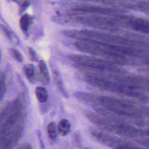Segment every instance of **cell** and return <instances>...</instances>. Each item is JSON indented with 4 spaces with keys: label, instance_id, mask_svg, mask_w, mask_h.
Instances as JSON below:
<instances>
[{
    "label": "cell",
    "instance_id": "cb8c5ba5",
    "mask_svg": "<svg viewBox=\"0 0 149 149\" xmlns=\"http://www.w3.org/2000/svg\"><path fill=\"white\" fill-rule=\"evenodd\" d=\"M86 149H87V148H86Z\"/></svg>",
    "mask_w": 149,
    "mask_h": 149
},
{
    "label": "cell",
    "instance_id": "ba28073f",
    "mask_svg": "<svg viewBox=\"0 0 149 149\" xmlns=\"http://www.w3.org/2000/svg\"><path fill=\"white\" fill-rule=\"evenodd\" d=\"M77 10L84 12H88V13H112L115 12V10L110 9H106L102 8L101 7H97V6H82L77 8Z\"/></svg>",
    "mask_w": 149,
    "mask_h": 149
},
{
    "label": "cell",
    "instance_id": "5b68a950",
    "mask_svg": "<svg viewBox=\"0 0 149 149\" xmlns=\"http://www.w3.org/2000/svg\"><path fill=\"white\" fill-rule=\"evenodd\" d=\"M90 132L92 136H94L98 141L108 147H112L114 149L125 143L122 140L105 133L104 132L95 127H90Z\"/></svg>",
    "mask_w": 149,
    "mask_h": 149
},
{
    "label": "cell",
    "instance_id": "4fadbf2b",
    "mask_svg": "<svg viewBox=\"0 0 149 149\" xmlns=\"http://www.w3.org/2000/svg\"><path fill=\"white\" fill-rule=\"evenodd\" d=\"M23 71L24 74L30 82L34 81V75H35V70L34 65L32 64H27L23 67Z\"/></svg>",
    "mask_w": 149,
    "mask_h": 149
},
{
    "label": "cell",
    "instance_id": "277c9868",
    "mask_svg": "<svg viewBox=\"0 0 149 149\" xmlns=\"http://www.w3.org/2000/svg\"><path fill=\"white\" fill-rule=\"evenodd\" d=\"M104 77L120 83L136 90L149 92V77L143 76L126 75L124 73H112L107 74Z\"/></svg>",
    "mask_w": 149,
    "mask_h": 149
},
{
    "label": "cell",
    "instance_id": "7c38bea8",
    "mask_svg": "<svg viewBox=\"0 0 149 149\" xmlns=\"http://www.w3.org/2000/svg\"><path fill=\"white\" fill-rule=\"evenodd\" d=\"M31 23V18L27 14L23 15L19 21L20 27L22 30L25 33L27 32Z\"/></svg>",
    "mask_w": 149,
    "mask_h": 149
},
{
    "label": "cell",
    "instance_id": "8fae6325",
    "mask_svg": "<svg viewBox=\"0 0 149 149\" xmlns=\"http://www.w3.org/2000/svg\"><path fill=\"white\" fill-rule=\"evenodd\" d=\"M35 94L38 101L41 103H45L48 99L47 90L43 87H37L35 89Z\"/></svg>",
    "mask_w": 149,
    "mask_h": 149
},
{
    "label": "cell",
    "instance_id": "8992f818",
    "mask_svg": "<svg viewBox=\"0 0 149 149\" xmlns=\"http://www.w3.org/2000/svg\"><path fill=\"white\" fill-rule=\"evenodd\" d=\"M129 24L135 31L149 34V21L143 19H134L129 20Z\"/></svg>",
    "mask_w": 149,
    "mask_h": 149
},
{
    "label": "cell",
    "instance_id": "5bb4252c",
    "mask_svg": "<svg viewBox=\"0 0 149 149\" xmlns=\"http://www.w3.org/2000/svg\"><path fill=\"white\" fill-rule=\"evenodd\" d=\"M47 133L51 140H55L57 137V127L55 122H51L47 126Z\"/></svg>",
    "mask_w": 149,
    "mask_h": 149
},
{
    "label": "cell",
    "instance_id": "52a82bcc",
    "mask_svg": "<svg viewBox=\"0 0 149 149\" xmlns=\"http://www.w3.org/2000/svg\"><path fill=\"white\" fill-rule=\"evenodd\" d=\"M38 79L43 85H47L49 82V75L47 65L43 60L38 62Z\"/></svg>",
    "mask_w": 149,
    "mask_h": 149
},
{
    "label": "cell",
    "instance_id": "7a4b0ae2",
    "mask_svg": "<svg viewBox=\"0 0 149 149\" xmlns=\"http://www.w3.org/2000/svg\"><path fill=\"white\" fill-rule=\"evenodd\" d=\"M84 80L89 84L104 90L125 95L133 98L138 99L143 102H146L148 100L147 97L140 91L101 75L95 74H86L84 77Z\"/></svg>",
    "mask_w": 149,
    "mask_h": 149
},
{
    "label": "cell",
    "instance_id": "e0dca14e",
    "mask_svg": "<svg viewBox=\"0 0 149 149\" xmlns=\"http://www.w3.org/2000/svg\"><path fill=\"white\" fill-rule=\"evenodd\" d=\"M0 27L2 29V30L3 31V32L4 33L5 35L7 37V38H8L9 40L12 39V36H11V32L9 31V30H8L6 27H5L3 25L1 24Z\"/></svg>",
    "mask_w": 149,
    "mask_h": 149
},
{
    "label": "cell",
    "instance_id": "d6986e66",
    "mask_svg": "<svg viewBox=\"0 0 149 149\" xmlns=\"http://www.w3.org/2000/svg\"><path fill=\"white\" fill-rule=\"evenodd\" d=\"M30 5V1H26L25 2H24L23 3H22V5H20V13H22L23 12H24L25 10V9L29 6Z\"/></svg>",
    "mask_w": 149,
    "mask_h": 149
},
{
    "label": "cell",
    "instance_id": "603a6c76",
    "mask_svg": "<svg viewBox=\"0 0 149 149\" xmlns=\"http://www.w3.org/2000/svg\"><path fill=\"white\" fill-rule=\"evenodd\" d=\"M1 51H0V59H1Z\"/></svg>",
    "mask_w": 149,
    "mask_h": 149
},
{
    "label": "cell",
    "instance_id": "ac0fdd59",
    "mask_svg": "<svg viewBox=\"0 0 149 149\" xmlns=\"http://www.w3.org/2000/svg\"><path fill=\"white\" fill-rule=\"evenodd\" d=\"M137 141L139 144H140L141 145L149 148V138L143 139H141V140H137Z\"/></svg>",
    "mask_w": 149,
    "mask_h": 149
},
{
    "label": "cell",
    "instance_id": "ffe728a7",
    "mask_svg": "<svg viewBox=\"0 0 149 149\" xmlns=\"http://www.w3.org/2000/svg\"><path fill=\"white\" fill-rule=\"evenodd\" d=\"M38 133H37V134H38V139H39V141H40V146L41 147L42 149H44V144L42 143V140L41 139V134H40V132L39 130L37 131Z\"/></svg>",
    "mask_w": 149,
    "mask_h": 149
},
{
    "label": "cell",
    "instance_id": "9c48e42d",
    "mask_svg": "<svg viewBox=\"0 0 149 149\" xmlns=\"http://www.w3.org/2000/svg\"><path fill=\"white\" fill-rule=\"evenodd\" d=\"M53 78L54 79V81L58 88L59 89L61 94L63 95V96L66 98H68V94L64 87L61 77L59 72L56 70H53Z\"/></svg>",
    "mask_w": 149,
    "mask_h": 149
},
{
    "label": "cell",
    "instance_id": "6da1fadb",
    "mask_svg": "<svg viewBox=\"0 0 149 149\" xmlns=\"http://www.w3.org/2000/svg\"><path fill=\"white\" fill-rule=\"evenodd\" d=\"M87 116L92 123L108 132L129 137L144 136V129H138L130 123L112 120L90 112L87 113Z\"/></svg>",
    "mask_w": 149,
    "mask_h": 149
},
{
    "label": "cell",
    "instance_id": "7402d4cb",
    "mask_svg": "<svg viewBox=\"0 0 149 149\" xmlns=\"http://www.w3.org/2000/svg\"><path fill=\"white\" fill-rule=\"evenodd\" d=\"M146 71L147 72V73H149V70H146Z\"/></svg>",
    "mask_w": 149,
    "mask_h": 149
},
{
    "label": "cell",
    "instance_id": "9a60e30c",
    "mask_svg": "<svg viewBox=\"0 0 149 149\" xmlns=\"http://www.w3.org/2000/svg\"><path fill=\"white\" fill-rule=\"evenodd\" d=\"M10 52L13 58L17 61L19 62H22L23 61V56L19 51L14 48H11L10 49Z\"/></svg>",
    "mask_w": 149,
    "mask_h": 149
},
{
    "label": "cell",
    "instance_id": "2e32d148",
    "mask_svg": "<svg viewBox=\"0 0 149 149\" xmlns=\"http://www.w3.org/2000/svg\"><path fill=\"white\" fill-rule=\"evenodd\" d=\"M29 53L30 57V59L34 62H36L38 61V57L37 55L35 52V51L31 47L29 48Z\"/></svg>",
    "mask_w": 149,
    "mask_h": 149
},
{
    "label": "cell",
    "instance_id": "3957f363",
    "mask_svg": "<svg viewBox=\"0 0 149 149\" xmlns=\"http://www.w3.org/2000/svg\"><path fill=\"white\" fill-rule=\"evenodd\" d=\"M69 58L80 68L82 67L95 71L107 72L112 73H125L123 70L118 68L116 63L105 59L79 55H70Z\"/></svg>",
    "mask_w": 149,
    "mask_h": 149
},
{
    "label": "cell",
    "instance_id": "44dd1931",
    "mask_svg": "<svg viewBox=\"0 0 149 149\" xmlns=\"http://www.w3.org/2000/svg\"><path fill=\"white\" fill-rule=\"evenodd\" d=\"M13 1H15V2H16V3H19V4L20 5H22V3H23L24 2H26V1H29V0H13Z\"/></svg>",
    "mask_w": 149,
    "mask_h": 149
},
{
    "label": "cell",
    "instance_id": "30bf717a",
    "mask_svg": "<svg viewBox=\"0 0 149 149\" xmlns=\"http://www.w3.org/2000/svg\"><path fill=\"white\" fill-rule=\"evenodd\" d=\"M57 130L62 136L67 135L70 130V122L66 119H62L58 124Z\"/></svg>",
    "mask_w": 149,
    "mask_h": 149
}]
</instances>
